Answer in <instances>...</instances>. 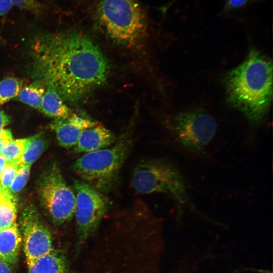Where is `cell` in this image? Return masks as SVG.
<instances>
[{"mask_svg": "<svg viewBox=\"0 0 273 273\" xmlns=\"http://www.w3.org/2000/svg\"><path fill=\"white\" fill-rule=\"evenodd\" d=\"M31 52L36 80L70 103L103 84L109 75V63L100 48L78 30L41 34L34 39Z\"/></svg>", "mask_w": 273, "mask_h": 273, "instance_id": "obj_1", "label": "cell"}, {"mask_svg": "<svg viewBox=\"0 0 273 273\" xmlns=\"http://www.w3.org/2000/svg\"><path fill=\"white\" fill-rule=\"evenodd\" d=\"M224 85L229 102L257 126L271 103V59L252 48L244 61L226 74Z\"/></svg>", "mask_w": 273, "mask_h": 273, "instance_id": "obj_2", "label": "cell"}, {"mask_svg": "<svg viewBox=\"0 0 273 273\" xmlns=\"http://www.w3.org/2000/svg\"><path fill=\"white\" fill-rule=\"evenodd\" d=\"M131 184L141 194L162 193L173 201L179 218L186 210L196 211L183 172L172 161L161 158L140 161L134 168Z\"/></svg>", "mask_w": 273, "mask_h": 273, "instance_id": "obj_3", "label": "cell"}, {"mask_svg": "<svg viewBox=\"0 0 273 273\" xmlns=\"http://www.w3.org/2000/svg\"><path fill=\"white\" fill-rule=\"evenodd\" d=\"M133 136L127 130L110 146L83 154L72 166L81 180L103 193L110 190L133 146Z\"/></svg>", "mask_w": 273, "mask_h": 273, "instance_id": "obj_4", "label": "cell"}, {"mask_svg": "<svg viewBox=\"0 0 273 273\" xmlns=\"http://www.w3.org/2000/svg\"><path fill=\"white\" fill-rule=\"evenodd\" d=\"M93 14L107 35L123 46L135 45L147 29L146 15L138 0H98Z\"/></svg>", "mask_w": 273, "mask_h": 273, "instance_id": "obj_5", "label": "cell"}, {"mask_svg": "<svg viewBox=\"0 0 273 273\" xmlns=\"http://www.w3.org/2000/svg\"><path fill=\"white\" fill-rule=\"evenodd\" d=\"M166 127L180 149L200 156L214 138L217 124L213 117L199 108L172 116L166 121Z\"/></svg>", "mask_w": 273, "mask_h": 273, "instance_id": "obj_6", "label": "cell"}, {"mask_svg": "<svg viewBox=\"0 0 273 273\" xmlns=\"http://www.w3.org/2000/svg\"><path fill=\"white\" fill-rule=\"evenodd\" d=\"M76 197L74 214L77 247L82 246L98 229L109 203L103 193L82 180L74 181Z\"/></svg>", "mask_w": 273, "mask_h": 273, "instance_id": "obj_7", "label": "cell"}, {"mask_svg": "<svg viewBox=\"0 0 273 273\" xmlns=\"http://www.w3.org/2000/svg\"><path fill=\"white\" fill-rule=\"evenodd\" d=\"M74 192L57 166L53 165L42 175L39 185L40 200L55 224H61L73 216L76 203Z\"/></svg>", "mask_w": 273, "mask_h": 273, "instance_id": "obj_8", "label": "cell"}, {"mask_svg": "<svg viewBox=\"0 0 273 273\" xmlns=\"http://www.w3.org/2000/svg\"><path fill=\"white\" fill-rule=\"evenodd\" d=\"M21 222L24 251L27 264L53 251L50 232L39 221L34 211L25 212Z\"/></svg>", "mask_w": 273, "mask_h": 273, "instance_id": "obj_9", "label": "cell"}, {"mask_svg": "<svg viewBox=\"0 0 273 273\" xmlns=\"http://www.w3.org/2000/svg\"><path fill=\"white\" fill-rule=\"evenodd\" d=\"M96 123L87 117L72 113L66 118L56 119L50 127L55 131L59 145L69 148L76 145L83 131Z\"/></svg>", "mask_w": 273, "mask_h": 273, "instance_id": "obj_10", "label": "cell"}, {"mask_svg": "<svg viewBox=\"0 0 273 273\" xmlns=\"http://www.w3.org/2000/svg\"><path fill=\"white\" fill-rule=\"evenodd\" d=\"M115 141L111 131L96 123L82 131L74 150L75 152L85 154L106 148Z\"/></svg>", "mask_w": 273, "mask_h": 273, "instance_id": "obj_11", "label": "cell"}, {"mask_svg": "<svg viewBox=\"0 0 273 273\" xmlns=\"http://www.w3.org/2000/svg\"><path fill=\"white\" fill-rule=\"evenodd\" d=\"M22 238L15 223L0 230V260L12 265L16 263Z\"/></svg>", "mask_w": 273, "mask_h": 273, "instance_id": "obj_12", "label": "cell"}, {"mask_svg": "<svg viewBox=\"0 0 273 273\" xmlns=\"http://www.w3.org/2000/svg\"><path fill=\"white\" fill-rule=\"evenodd\" d=\"M27 273H69L65 256L53 250L27 264Z\"/></svg>", "mask_w": 273, "mask_h": 273, "instance_id": "obj_13", "label": "cell"}, {"mask_svg": "<svg viewBox=\"0 0 273 273\" xmlns=\"http://www.w3.org/2000/svg\"><path fill=\"white\" fill-rule=\"evenodd\" d=\"M40 111L47 116L56 119L66 118L72 114L58 93L49 85L46 86Z\"/></svg>", "mask_w": 273, "mask_h": 273, "instance_id": "obj_14", "label": "cell"}, {"mask_svg": "<svg viewBox=\"0 0 273 273\" xmlns=\"http://www.w3.org/2000/svg\"><path fill=\"white\" fill-rule=\"evenodd\" d=\"M17 209L15 200L10 191L0 186V230L10 227L16 223Z\"/></svg>", "mask_w": 273, "mask_h": 273, "instance_id": "obj_15", "label": "cell"}, {"mask_svg": "<svg viewBox=\"0 0 273 273\" xmlns=\"http://www.w3.org/2000/svg\"><path fill=\"white\" fill-rule=\"evenodd\" d=\"M46 145V140L41 134L25 138L24 151L18 165L30 166L42 153Z\"/></svg>", "mask_w": 273, "mask_h": 273, "instance_id": "obj_16", "label": "cell"}, {"mask_svg": "<svg viewBox=\"0 0 273 273\" xmlns=\"http://www.w3.org/2000/svg\"><path fill=\"white\" fill-rule=\"evenodd\" d=\"M46 86L39 80L27 85L20 90L17 99L29 106L39 110H41V104Z\"/></svg>", "mask_w": 273, "mask_h": 273, "instance_id": "obj_17", "label": "cell"}, {"mask_svg": "<svg viewBox=\"0 0 273 273\" xmlns=\"http://www.w3.org/2000/svg\"><path fill=\"white\" fill-rule=\"evenodd\" d=\"M25 139H11L6 142L0 150V155L8 162L18 164L24 148Z\"/></svg>", "mask_w": 273, "mask_h": 273, "instance_id": "obj_18", "label": "cell"}, {"mask_svg": "<svg viewBox=\"0 0 273 273\" xmlns=\"http://www.w3.org/2000/svg\"><path fill=\"white\" fill-rule=\"evenodd\" d=\"M23 81L15 77H7L0 81V105L16 97L22 88Z\"/></svg>", "mask_w": 273, "mask_h": 273, "instance_id": "obj_19", "label": "cell"}, {"mask_svg": "<svg viewBox=\"0 0 273 273\" xmlns=\"http://www.w3.org/2000/svg\"><path fill=\"white\" fill-rule=\"evenodd\" d=\"M10 1L13 6L36 15L43 14L47 10V7L38 0Z\"/></svg>", "mask_w": 273, "mask_h": 273, "instance_id": "obj_20", "label": "cell"}, {"mask_svg": "<svg viewBox=\"0 0 273 273\" xmlns=\"http://www.w3.org/2000/svg\"><path fill=\"white\" fill-rule=\"evenodd\" d=\"M30 167L27 165H18L16 175L10 188L12 193L19 192L25 185L29 176Z\"/></svg>", "mask_w": 273, "mask_h": 273, "instance_id": "obj_21", "label": "cell"}, {"mask_svg": "<svg viewBox=\"0 0 273 273\" xmlns=\"http://www.w3.org/2000/svg\"><path fill=\"white\" fill-rule=\"evenodd\" d=\"M18 164L7 162L0 175V186L7 191H10V186L16 175Z\"/></svg>", "mask_w": 273, "mask_h": 273, "instance_id": "obj_22", "label": "cell"}, {"mask_svg": "<svg viewBox=\"0 0 273 273\" xmlns=\"http://www.w3.org/2000/svg\"><path fill=\"white\" fill-rule=\"evenodd\" d=\"M261 0H226L222 11L224 13L239 10Z\"/></svg>", "mask_w": 273, "mask_h": 273, "instance_id": "obj_23", "label": "cell"}, {"mask_svg": "<svg viewBox=\"0 0 273 273\" xmlns=\"http://www.w3.org/2000/svg\"><path fill=\"white\" fill-rule=\"evenodd\" d=\"M13 7L10 0H0V18L8 13Z\"/></svg>", "mask_w": 273, "mask_h": 273, "instance_id": "obj_24", "label": "cell"}, {"mask_svg": "<svg viewBox=\"0 0 273 273\" xmlns=\"http://www.w3.org/2000/svg\"><path fill=\"white\" fill-rule=\"evenodd\" d=\"M9 123V117L3 111L0 110V128H3Z\"/></svg>", "mask_w": 273, "mask_h": 273, "instance_id": "obj_25", "label": "cell"}, {"mask_svg": "<svg viewBox=\"0 0 273 273\" xmlns=\"http://www.w3.org/2000/svg\"><path fill=\"white\" fill-rule=\"evenodd\" d=\"M0 273H12L10 265L0 260Z\"/></svg>", "mask_w": 273, "mask_h": 273, "instance_id": "obj_26", "label": "cell"}, {"mask_svg": "<svg viewBox=\"0 0 273 273\" xmlns=\"http://www.w3.org/2000/svg\"><path fill=\"white\" fill-rule=\"evenodd\" d=\"M0 137H3L9 140L13 139L10 130L8 129H4L2 128H0Z\"/></svg>", "mask_w": 273, "mask_h": 273, "instance_id": "obj_27", "label": "cell"}, {"mask_svg": "<svg viewBox=\"0 0 273 273\" xmlns=\"http://www.w3.org/2000/svg\"><path fill=\"white\" fill-rule=\"evenodd\" d=\"M7 163L6 160L0 155V175Z\"/></svg>", "mask_w": 273, "mask_h": 273, "instance_id": "obj_28", "label": "cell"}, {"mask_svg": "<svg viewBox=\"0 0 273 273\" xmlns=\"http://www.w3.org/2000/svg\"><path fill=\"white\" fill-rule=\"evenodd\" d=\"M9 141V140H7L3 137H0V150L1 148L2 147V146L4 145V144H5L6 142H7Z\"/></svg>", "mask_w": 273, "mask_h": 273, "instance_id": "obj_29", "label": "cell"}]
</instances>
